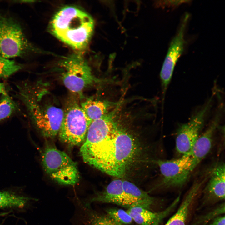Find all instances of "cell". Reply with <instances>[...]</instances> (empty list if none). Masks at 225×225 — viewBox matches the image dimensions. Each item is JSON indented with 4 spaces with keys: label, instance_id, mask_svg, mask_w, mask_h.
Masks as SVG:
<instances>
[{
    "label": "cell",
    "instance_id": "1",
    "mask_svg": "<svg viewBox=\"0 0 225 225\" xmlns=\"http://www.w3.org/2000/svg\"><path fill=\"white\" fill-rule=\"evenodd\" d=\"M105 139L90 145L82 144L80 153L86 163L110 175L122 178L136 150L133 136L118 122Z\"/></svg>",
    "mask_w": 225,
    "mask_h": 225
},
{
    "label": "cell",
    "instance_id": "2",
    "mask_svg": "<svg viewBox=\"0 0 225 225\" xmlns=\"http://www.w3.org/2000/svg\"><path fill=\"white\" fill-rule=\"evenodd\" d=\"M94 28L92 17L84 11L73 6H67L60 9L50 23L51 31L56 37L78 50L86 47Z\"/></svg>",
    "mask_w": 225,
    "mask_h": 225
},
{
    "label": "cell",
    "instance_id": "3",
    "mask_svg": "<svg viewBox=\"0 0 225 225\" xmlns=\"http://www.w3.org/2000/svg\"><path fill=\"white\" fill-rule=\"evenodd\" d=\"M38 51L19 21L12 15L0 12V54L9 59L25 58Z\"/></svg>",
    "mask_w": 225,
    "mask_h": 225
},
{
    "label": "cell",
    "instance_id": "4",
    "mask_svg": "<svg viewBox=\"0 0 225 225\" xmlns=\"http://www.w3.org/2000/svg\"><path fill=\"white\" fill-rule=\"evenodd\" d=\"M18 88V96L25 105L35 127L45 138L55 137L59 131L64 110L52 105H42L26 89L22 87Z\"/></svg>",
    "mask_w": 225,
    "mask_h": 225
},
{
    "label": "cell",
    "instance_id": "5",
    "mask_svg": "<svg viewBox=\"0 0 225 225\" xmlns=\"http://www.w3.org/2000/svg\"><path fill=\"white\" fill-rule=\"evenodd\" d=\"M60 77L69 90L81 95L86 88L109 80L99 79L93 74L86 60L77 54L62 60L59 65Z\"/></svg>",
    "mask_w": 225,
    "mask_h": 225
},
{
    "label": "cell",
    "instance_id": "6",
    "mask_svg": "<svg viewBox=\"0 0 225 225\" xmlns=\"http://www.w3.org/2000/svg\"><path fill=\"white\" fill-rule=\"evenodd\" d=\"M46 173L58 184L73 186L80 179L77 164L65 152L52 147H46L41 155Z\"/></svg>",
    "mask_w": 225,
    "mask_h": 225
},
{
    "label": "cell",
    "instance_id": "7",
    "mask_svg": "<svg viewBox=\"0 0 225 225\" xmlns=\"http://www.w3.org/2000/svg\"><path fill=\"white\" fill-rule=\"evenodd\" d=\"M58 135L60 140L71 146L82 144L90 123L80 105L72 102L65 111Z\"/></svg>",
    "mask_w": 225,
    "mask_h": 225
},
{
    "label": "cell",
    "instance_id": "8",
    "mask_svg": "<svg viewBox=\"0 0 225 225\" xmlns=\"http://www.w3.org/2000/svg\"><path fill=\"white\" fill-rule=\"evenodd\" d=\"M157 163L162 177L161 185L167 188L182 186L198 165L188 154L172 160H159Z\"/></svg>",
    "mask_w": 225,
    "mask_h": 225
},
{
    "label": "cell",
    "instance_id": "9",
    "mask_svg": "<svg viewBox=\"0 0 225 225\" xmlns=\"http://www.w3.org/2000/svg\"><path fill=\"white\" fill-rule=\"evenodd\" d=\"M212 98H210L188 121L182 124L178 128L175 139L176 149L182 155L189 153L200 134L211 108Z\"/></svg>",
    "mask_w": 225,
    "mask_h": 225
},
{
    "label": "cell",
    "instance_id": "10",
    "mask_svg": "<svg viewBox=\"0 0 225 225\" xmlns=\"http://www.w3.org/2000/svg\"><path fill=\"white\" fill-rule=\"evenodd\" d=\"M189 15H184L178 30L170 42L160 73V78L164 96L172 77L174 69L184 50L185 43L184 35Z\"/></svg>",
    "mask_w": 225,
    "mask_h": 225
},
{
    "label": "cell",
    "instance_id": "11",
    "mask_svg": "<svg viewBox=\"0 0 225 225\" xmlns=\"http://www.w3.org/2000/svg\"><path fill=\"white\" fill-rule=\"evenodd\" d=\"M122 180L117 179L112 181L103 191L82 202L86 206L90 207L93 202L113 203L129 208L133 207L126 197L122 188Z\"/></svg>",
    "mask_w": 225,
    "mask_h": 225
},
{
    "label": "cell",
    "instance_id": "12",
    "mask_svg": "<svg viewBox=\"0 0 225 225\" xmlns=\"http://www.w3.org/2000/svg\"><path fill=\"white\" fill-rule=\"evenodd\" d=\"M219 108L208 127L200 134L188 154L198 165L208 154L212 147L215 133L221 118V107Z\"/></svg>",
    "mask_w": 225,
    "mask_h": 225
},
{
    "label": "cell",
    "instance_id": "13",
    "mask_svg": "<svg viewBox=\"0 0 225 225\" xmlns=\"http://www.w3.org/2000/svg\"><path fill=\"white\" fill-rule=\"evenodd\" d=\"M178 197L165 210L158 212H153L148 209L138 206L128 208L127 211L138 225H159L178 202Z\"/></svg>",
    "mask_w": 225,
    "mask_h": 225
},
{
    "label": "cell",
    "instance_id": "14",
    "mask_svg": "<svg viewBox=\"0 0 225 225\" xmlns=\"http://www.w3.org/2000/svg\"><path fill=\"white\" fill-rule=\"evenodd\" d=\"M122 101L113 102L89 98L82 102L80 106L91 124L106 115Z\"/></svg>",
    "mask_w": 225,
    "mask_h": 225
},
{
    "label": "cell",
    "instance_id": "15",
    "mask_svg": "<svg viewBox=\"0 0 225 225\" xmlns=\"http://www.w3.org/2000/svg\"><path fill=\"white\" fill-rule=\"evenodd\" d=\"M210 172L205 191L209 196L220 199H224L225 193L224 163L217 164Z\"/></svg>",
    "mask_w": 225,
    "mask_h": 225
},
{
    "label": "cell",
    "instance_id": "16",
    "mask_svg": "<svg viewBox=\"0 0 225 225\" xmlns=\"http://www.w3.org/2000/svg\"><path fill=\"white\" fill-rule=\"evenodd\" d=\"M77 200V204L81 212L80 225H123L107 214L97 212L90 207L85 206L78 198Z\"/></svg>",
    "mask_w": 225,
    "mask_h": 225
},
{
    "label": "cell",
    "instance_id": "17",
    "mask_svg": "<svg viewBox=\"0 0 225 225\" xmlns=\"http://www.w3.org/2000/svg\"><path fill=\"white\" fill-rule=\"evenodd\" d=\"M205 180V179L192 185L177 212L164 225H185L190 207Z\"/></svg>",
    "mask_w": 225,
    "mask_h": 225
},
{
    "label": "cell",
    "instance_id": "18",
    "mask_svg": "<svg viewBox=\"0 0 225 225\" xmlns=\"http://www.w3.org/2000/svg\"><path fill=\"white\" fill-rule=\"evenodd\" d=\"M124 194L133 207L138 206L148 209L154 202L153 198L134 183L122 180Z\"/></svg>",
    "mask_w": 225,
    "mask_h": 225
},
{
    "label": "cell",
    "instance_id": "19",
    "mask_svg": "<svg viewBox=\"0 0 225 225\" xmlns=\"http://www.w3.org/2000/svg\"><path fill=\"white\" fill-rule=\"evenodd\" d=\"M30 200L29 198L12 192L0 191V208H22Z\"/></svg>",
    "mask_w": 225,
    "mask_h": 225
},
{
    "label": "cell",
    "instance_id": "20",
    "mask_svg": "<svg viewBox=\"0 0 225 225\" xmlns=\"http://www.w3.org/2000/svg\"><path fill=\"white\" fill-rule=\"evenodd\" d=\"M23 66L0 54V78H7L21 70Z\"/></svg>",
    "mask_w": 225,
    "mask_h": 225
},
{
    "label": "cell",
    "instance_id": "21",
    "mask_svg": "<svg viewBox=\"0 0 225 225\" xmlns=\"http://www.w3.org/2000/svg\"><path fill=\"white\" fill-rule=\"evenodd\" d=\"M0 100V121L10 117L17 110V105L6 92L2 94Z\"/></svg>",
    "mask_w": 225,
    "mask_h": 225
},
{
    "label": "cell",
    "instance_id": "22",
    "mask_svg": "<svg viewBox=\"0 0 225 225\" xmlns=\"http://www.w3.org/2000/svg\"><path fill=\"white\" fill-rule=\"evenodd\" d=\"M106 213L123 225L130 224L133 221L127 212L122 209L109 208L106 210Z\"/></svg>",
    "mask_w": 225,
    "mask_h": 225
},
{
    "label": "cell",
    "instance_id": "23",
    "mask_svg": "<svg viewBox=\"0 0 225 225\" xmlns=\"http://www.w3.org/2000/svg\"><path fill=\"white\" fill-rule=\"evenodd\" d=\"M162 3L163 5L168 7H176L184 3H188V0L164 1Z\"/></svg>",
    "mask_w": 225,
    "mask_h": 225
},
{
    "label": "cell",
    "instance_id": "24",
    "mask_svg": "<svg viewBox=\"0 0 225 225\" xmlns=\"http://www.w3.org/2000/svg\"><path fill=\"white\" fill-rule=\"evenodd\" d=\"M225 217L216 218L210 225H225Z\"/></svg>",
    "mask_w": 225,
    "mask_h": 225
},
{
    "label": "cell",
    "instance_id": "25",
    "mask_svg": "<svg viewBox=\"0 0 225 225\" xmlns=\"http://www.w3.org/2000/svg\"><path fill=\"white\" fill-rule=\"evenodd\" d=\"M5 89L4 84L0 82V94H3L6 92Z\"/></svg>",
    "mask_w": 225,
    "mask_h": 225
}]
</instances>
